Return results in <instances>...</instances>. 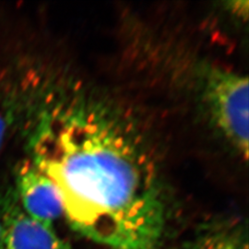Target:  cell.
Wrapping results in <instances>:
<instances>
[{
    "instance_id": "52a82bcc",
    "label": "cell",
    "mask_w": 249,
    "mask_h": 249,
    "mask_svg": "<svg viewBox=\"0 0 249 249\" xmlns=\"http://www.w3.org/2000/svg\"><path fill=\"white\" fill-rule=\"evenodd\" d=\"M1 235H2V224L0 223V242H1Z\"/></svg>"
},
{
    "instance_id": "6da1fadb",
    "label": "cell",
    "mask_w": 249,
    "mask_h": 249,
    "mask_svg": "<svg viewBox=\"0 0 249 249\" xmlns=\"http://www.w3.org/2000/svg\"><path fill=\"white\" fill-rule=\"evenodd\" d=\"M36 164L62 197L74 231L111 249H158L165 206L147 160L93 110L76 109L40 138Z\"/></svg>"
},
{
    "instance_id": "7a4b0ae2",
    "label": "cell",
    "mask_w": 249,
    "mask_h": 249,
    "mask_svg": "<svg viewBox=\"0 0 249 249\" xmlns=\"http://www.w3.org/2000/svg\"><path fill=\"white\" fill-rule=\"evenodd\" d=\"M205 95L216 124L247 158L249 154V80L246 76L213 70Z\"/></svg>"
},
{
    "instance_id": "8992f818",
    "label": "cell",
    "mask_w": 249,
    "mask_h": 249,
    "mask_svg": "<svg viewBox=\"0 0 249 249\" xmlns=\"http://www.w3.org/2000/svg\"><path fill=\"white\" fill-rule=\"evenodd\" d=\"M7 130H8V123H7L6 117L0 112V149L5 141Z\"/></svg>"
},
{
    "instance_id": "3957f363",
    "label": "cell",
    "mask_w": 249,
    "mask_h": 249,
    "mask_svg": "<svg viewBox=\"0 0 249 249\" xmlns=\"http://www.w3.org/2000/svg\"><path fill=\"white\" fill-rule=\"evenodd\" d=\"M18 196L25 213L41 223L53 225L64 214L62 197L53 181L30 160L17 172Z\"/></svg>"
},
{
    "instance_id": "277c9868",
    "label": "cell",
    "mask_w": 249,
    "mask_h": 249,
    "mask_svg": "<svg viewBox=\"0 0 249 249\" xmlns=\"http://www.w3.org/2000/svg\"><path fill=\"white\" fill-rule=\"evenodd\" d=\"M2 224L0 249H72L53 225L32 218L18 206L9 205Z\"/></svg>"
},
{
    "instance_id": "5b68a950",
    "label": "cell",
    "mask_w": 249,
    "mask_h": 249,
    "mask_svg": "<svg viewBox=\"0 0 249 249\" xmlns=\"http://www.w3.org/2000/svg\"><path fill=\"white\" fill-rule=\"evenodd\" d=\"M187 249H249L247 224L240 220L206 223L197 230Z\"/></svg>"
}]
</instances>
